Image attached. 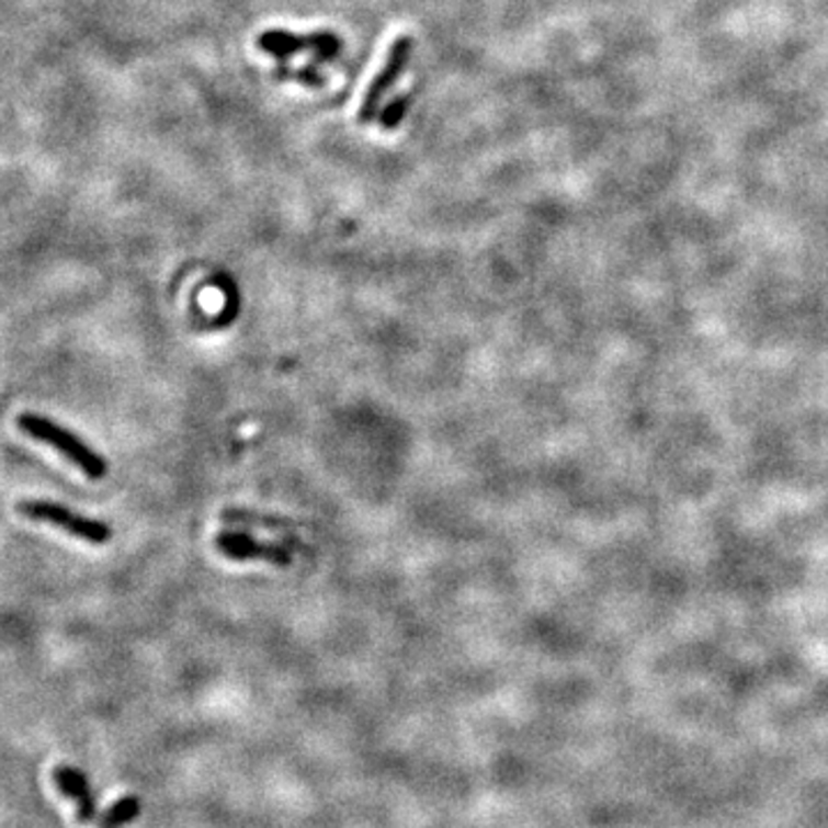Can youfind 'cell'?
Wrapping results in <instances>:
<instances>
[{"mask_svg":"<svg viewBox=\"0 0 828 828\" xmlns=\"http://www.w3.org/2000/svg\"><path fill=\"white\" fill-rule=\"evenodd\" d=\"M140 817V801L138 796H125L115 801L113 806L102 815L100 828H121L125 824H132Z\"/></svg>","mask_w":828,"mask_h":828,"instance_id":"7","label":"cell"},{"mask_svg":"<svg viewBox=\"0 0 828 828\" xmlns=\"http://www.w3.org/2000/svg\"><path fill=\"white\" fill-rule=\"evenodd\" d=\"M410 54H412V39H410L408 35L398 37V39L392 44V49H389V54H387V60H385L383 69H381V72H377V77L373 79V83L368 86V90H366V94H364V100H362L360 115H358V121H360L362 125L371 123L373 117H375V113L381 111V102H383V98L387 94V90L398 81L400 72H404V69H406V65H408V60H410Z\"/></svg>","mask_w":828,"mask_h":828,"instance_id":"4","label":"cell"},{"mask_svg":"<svg viewBox=\"0 0 828 828\" xmlns=\"http://www.w3.org/2000/svg\"><path fill=\"white\" fill-rule=\"evenodd\" d=\"M215 546L228 559H238V562L260 559V562H270V564H291V553L286 548L274 546V543L258 541V538L242 534V532L217 534Z\"/></svg>","mask_w":828,"mask_h":828,"instance_id":"5","label":"cell"},{"mask_svg":"<svg viewBox=\"0 0 828 828\" xmlns=\"http://www.w3.org/2000/svg\"><path fill=\"white\" fill-rule=\"evenodd\" d=\"M16 511L21 515H26L31 520H37V523L54 525L69 536L81 538L86 543H92V546H104V543L111 541V528L104 525L102 520L88 518L83 513H77L72 509H67L58 502H46V500H26L19 502Z\"/></svg>","mask_w":828,"mask_h":828,"instance_id":"2","label":"cell"},{"mask_svg":"<svg viewBox=\"0 0 828 828\" xmlns=\"http://www.w3.org/2000/svg\"><path fill=\"white\" fill-rule=\"evenodd\" d=\"M54 783L58 785L63 796H67L77 806L79 824H92V819L98 817V801H94L90 792L86 775L75 767L60 764L54 769Z\"/></svg>","mask_w":828,"mask_h":828,"instance_id":"6","label":"cell"},{"mask_svg":"<svg viewBox=\"0 0 828 828\" xmlns=\"http://www.w3.org/2000/svg\"><path fill=\"white\" fill-rule=\"evenodd\" d=\"M408 106H410V98H398L394 100L385 111H383V117L381 123L385 129H394L400 125V121H404L406 113H408Z\"/></svg>","mask_w":828,"mask_h":828,"instance_id":"8","label":"cell"},{"mask_svg":"<svg viewBox=\"0 0 828 828\" xmlns=\"http://www.w3.org/2000/svg\"><path fill=\"white\" fill-rule=\"evenodd\" d=\"M260 52H265L274 58H291L299 52L311 49L318 54L320 60L334 58L341 49V42L334 33H311V35H297L291 31H265L258 37Z\"/></svg>","mask_w":828,"mask_h":828,"instance_id":"3","label":"cell"},{"mask_svg":"<svg viewBox=\"0 0 828 828\" xmlns=\"http://www.w3.org/2000/svg\"><path fill=\"white\" fill-rule=\"evenodd\" d=\"M16 426L23 435H29L46 446L56 449L67 463H72L79 472H83L88 479L106 477V472H109L106 461L94 452L92 446H88L79 435L63 429V426L56 423L54 419L26 412L16 417Z\"/></svg>","mask_w":828,"mask_h":828,"instance_id":"1","label":"cell"}]
</instances>
